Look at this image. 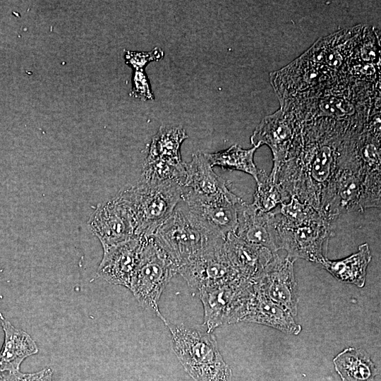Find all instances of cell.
Instances as JSON below:
<instances>
[{"label":"cell","instance_id":"6da1fadb","mask_svg":"<svg viewBox=\"0 0 381 381\" xmlns=\"http://www.w3.org/2000/svg\"><path fill=\"white\" fill-rule=\"evenodd\" d=\"M287 157L274 181L291 199L310 205L322 216L332 181L355 150L361 126L325 117L296 118Z\"/></svg>","mask_w":381,"mask_h":381},{"label":"cell","instance_id":"7a4b0ae2","mask_svg":"<svg viewBox=\"0 0 381 381\" xmlns=\"http://www.w3.org/2000/svg\"><path fill=\"white\" fill-rule=\"evenodd\" d=\"M152 236L177 270L221 245L226 238L205 224L183 201L179 202Z\"/></svg>","mask_w":381,"mask_h":381},{"label":"cell","instance_id":"3957f363","mask_svg":"<svg viewBox=\"0 0 381 381\" xmlns=\"http://www.w3.org/2000/svg\"><path fill=\"white\" fill-rule=\"evenodd\" d=\"M164 324L171 334V346L186 370L196 381H230L231 372L224 361L212 332L205 326Z\"/></svg>","mask_w":381,"mask_h":381},{"label":"cell","instance_id":"277c9868","mask_svg":"<svg viewBox=\"0 0 381 381\" xmlns=\"http://www.w3.org/2000/svg\"><path fill=\"white\" fill-rule=\"evenodd\" d=\"M184 188L173 181L141 179L119 195L131 210L138 237L152 236L181 200Z\"/></svg>","mask_w":381,"mask_h":381},{"label":"cell","instance_id":"5b68a950","mask_svg":"<svg viewBox=\"0 0 381 381\" xmlns=\"http://www.w3.org/2000/svg\"><path fill=\"white\" fill-rule=\"evenodd\" d=\"M142 237L140 260L129 289L142 307L164 322L158 302L169 282L177 273V268L152 236Z\"/></svg>","mask_w":381,"mask_h":381},{"label":"cell","instance_id":"8992f818","mask_svg":"<svg viewBox=\"0 0 381 381\" xmlns=\"http://www.w3.org/2000/svg\"><path fill=\"white\" fill-rule=\"evenodd\" d=\"M187 138L181 126H161L150 145L141 179L173 181L183 186L186 169L185 162L181 158L180 147Z\"/></svg>","mask_w":381,"mask_h":381},{"label":"cell","instance_id":"52a82bcc","mask_svg":"<svg viewBox=\"0 0 381 381\" xmlns=\"http://www.w3.org/2000/svg\"><path fill=\"white\" fill-rule=\"evenodd\" d=\"M277 231L280 248L287 252L286 257L319 265L326 258L324 252L331 234L330 222L321 214L304 222L289 224L282 222L277 214Z\"/></svg>","mask_w":381,"mask_h":381},{"label":"cell","instance_id":"ba28073f","mask_svg":"<svg viewBox=\"0 0 381 381\" xmlns=\"http://www.w3.org/2000/svg\"><path fill=\"white\" fill-rule=\"evenodd\" d=\"M253 289V282L246 281L199 291L207 329L212 332L221 325L241 322Z\"/></svg>","mask_w":381,"mask_h":381},{"label":"cell","instance_id":"9c48e42d","mask_svg":"<svg viewBox=\"0 0 381 381\" xmlns=\"http://www.w3.org/2000/svg\"><path fill=\"white\" fill-rule=\"evenodd\" d=\"M224 242L180 266L177 273L185 279L190 286L199 291L249 281L239 273L229 260Z\"/></svg>","mask_w":381,"mask_h":381},{"label":"cell","instance_id":"30bf717a","mask_svg":"<svg viewBox=\"0 0 381 381\" xmlns=\"http://www.w3.org/2000/svg\"><path fill=\"white\" fill-rule=\"evenodd\" d=\"M90 223L102 248L138 237L134 216L119 195L99 205Z\"/></svg>","mask_w":381,"mask_h":381},{"label":"cell","instance_id":"8fae6325","mask_svg":"<svg viewBox=\"0 0 381 381\" xmlns=\"http://www.w3.org/2000/svg\"><path fill=\"white\" fill-rule=\"evenodd\" d=\"M181 200L187 208L213 231L226 237L237 224L236 207L242 200L234 193L203 197L184 188Z\"/></svg>","mask_w":381,"mask_h":381},{"label":"cell","instance_id":"7c38bea8","mask_svg":"<svg viewBox=\"0 0 381 381\" xmlns=\"http://www.w3.org/2000/svg\"><path fill=\"white\" fill-rule=\"evenodd\" d=\"M294 115L281 108L273 114L265 117L250 137L253 146L267 145L272 153L273 167L269 175L274 181L275 175L287 157L295 135Z\"/></svg>","mask_w":381,"mask_h":381},{"label":"cell","instance_id":"4fadbf2b","mask_svg":"<svg viewBox=\"0 0 381 381\" xmlns=\"http://www.w3.org/2000/svg\"><path fill=\"white\" fill-rule=\"evenodd\" d=\"M294 261L288 257L281 258L277 253L254 282L271 301L292 316L297 314L298 302Z\"/></svg>","mask_w":381,"mask_h":381},{"label":"cell","instance_id":"5bb4252c","mask_svg":"<svg viewBox=\"0 0 381 381\" xmlns=\"http://www.w3.org/2000/svg\"><path fill=\"white\" fill-rule=\"evenodd\" d=\"M237 224L234 234L243 241L277 253L280 248L277 214L265 212L243 200L238 203Z\"/></svg>","mask_w":381,"mask_h":381},{"label":"cell","instance_id":"9a60e30c","mask_svg":"<svg viewBox=\"0 0 381 381\" xmlns=\"http://www.w3.org/2000/svg\"><path fill=\"white\" fill-rule=\"evenodd\" d=\"M143 241V238L140 236L103 248L98 275L110 284L130 289L140 260Z\"/></svg>","mask_w":381,"mask_h":381},{"label":"cell","instance_id":"2e32d148","mask_svg":"<svg viewBox=\"0 0 381 381\" xmlns=\"http://www.w3.org/2000/svg\"><path fill=\"white\" fill-rule=\"evenodd\" d=\"M241 321L265 325L291 334L301 330L291 313L271 301L254 283Z\"/></svg>","mask_w":381,"mask_h":381},{"label":"cell","instance_id":"e0dca14e","mask_svg":"<svg viewBox=\"0 0 381 381\" xmlns=\"http://www.w3.org/2000/svg\"><path fill=\"white\" fill-rule=\"evenodd\" d=\"M224 246L232 265L245 279L253 283L277 254L243 241L234 232L226 235Z\"/></svg>","mask_w":381,"mask_h":381},{"label":"cell","instance_id":"ac0fdd59","mask_svg":"<svg viewBox=\"0 0 381 381\" xmlns=\"http://www.w3.org/2000/svg\"><path fill=\"white\" fill-rule=\"evenodd\" d=\"M185 169L183 187L194 194L216 197L233 193L225 180L214 172L204 153L193 155L191 161L185 163Z\"/></svg>","mask_w":381,"mask_h":381},{"label":"cell","instance_id":"d6986e66","mask_svg":"<svg viewBox=\"0 0 381 381\" xmlns=\"http://www.w3.org/2000/svg\"><path fill=\"white\" fill-rule=\"evenodd\" d=\"M0 321L4 332L0 351V373L19 370L26 358L38 353L37 345L28 333L14 327L1 313Z\"/></svg>","mask_w":381,"mask_h":381},{"label":"cell","instance_id":"ffe728a7","mask_svg":"<svg viewBox=\"0 0 381 381\" xmlns=\"http://www.w3.org/2000/svg\"><path fill=\"white\" fill-rule=\"evenodd\" d=\"M371 258L369 246L365 243L358 246L356 253L344 259L330 260L325 258L320 265L339 281L361 288L365 285Z\"/></svg>","mask_w":381,"mask_h":381},{"label":"cell","instance_id":"44dd1931","mask_svg":"<svg viewBox=\"0 0 381 381\" xmlns=\"http://www.w3.org/2000/svg\"><path fill=\"white\" fill-rule=\"evenodd\" d=\"M335 370L342 381H373L378 370L361 349L349 347L334 359Z\"/></svg>","mask_w":381,"mask_h":381},{"label":"cell","instance_id":"7402d4cb","mask_svg":"<svg viewBox=\"0 0 381 381\" xmlns=\"http://www.w3.org/2000/svg\"><path fill=\"white\" fill-rule=\"evenodd\" d=\"M258 147L243 149L234 145L222 151L214 153H204L212 167L238 170L251 175L257 181L259 169L254 163L253 157Z\"/></svg>","mask_w":381,"mask_h":381},{"label":"cell","instance_id":"603a6c76","mask_svg":"<svg viewBox=\"0 0 381 381\" xmlns=\"http://www.w3.org/2000/svg\"><path fill=\"white\" fill-rule=\"evenodd\" d=\"M257 186L252 203L258 210L268 212L277 205L287 202L290 198L262 169H259Z\"/></svg>","mask_w":381,"mask_h":381},{"label":"cell","instance_id":"cb8c5ba5","mask_svg":"<svg viewBox=\"0 0 381 381\" xmlns=\"http://www.w3.org/2000/svg\"><path fill=\"white\" fill-rule=\"evenodd\" d=\"M163 56V51L160 48L155 47L152 51L146 52L126 51L125 59L126 63L133 67L134 70H143L148 63L159 61Z\"/></svg>","mask_w":381,"mask_h":381},{"label":"cell","instance_id":"d4e9b609","mask_svg":"<svg viewBox=\"0 0 381 381\" xmlns=\"http://www.w3.org/2000/svg\"><path fill=\"white\" fill-rule=\"evenodd\" d=\"M53 370L46 367L35 373H22L19 370L3 372L0 381H52Z\"/></svg>","mask_w":381,"mask_h":381},{"label":"cell","instance_id":"484cf974","mask_svg":"<svg viewBox=\"0 0 381 381\" xmlns=\"http://www.w3.org/2000/svg\"><path fill=\"white\" fill-rule=\"evenodd\" d=\"M132 82L133 89L130 93L131 96L144 101L154 99L150 85L144 70H134Z\"/></svg>","mask_w":381,"mask_h":381},{"label":"cell","instance_id":"4316f807","mask_svg":"<svg viewBox=\"0 0 381 381\" xmlns=\"http://www.w3.org/2000/svg\"><path fill=\"white\" fill-rule=\"evenodd\" d=\"M1 374V373H0Z\"/></svg>","mask_w":381,"mask_h":381}]
</instances>
